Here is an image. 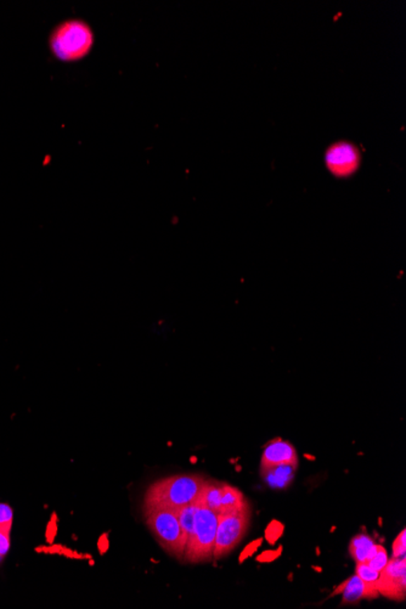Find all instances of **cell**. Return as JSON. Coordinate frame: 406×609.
<instances>
[{
    "instance_id": "1",
    "label": "cell",
    "mask_w": 406,
    "mask_h": 609,
    "mask_svg": "<svg viewBox=\"0 0 406 609\" xmlns=\"http://www.w3.org/2000/svg\"><path fill=\"white\" fill-rule=\"evenodd\" d=\"M204 482L199 474H178L157 480L146 490L144 509L179 510L196 502Z\"/></svg>"
},
{
    "instance_id": "2",
    "label": "cell",
    "mask_w": 406,
    "mask_h": 609,
    "mask_svg": "<svg viewBox=\"0 0 406 609\" xmlns=\"http://www.w3.org/2000/svg\"><path fill=\"white\" fill-rule=\"evenodd\" d=\"M94 46V33L88 23L70 20L55 28L50 37V49L63 63L84 59Z\"/></svg>"
},
{
    "instance_id": "3",
    "label": "cell",
    "mask_w": 406,
    "mask_h": 609,
    "mask_svg": "<svg viewBox=\"0 0 406 609\" xmlns=\"http://www.w3.org/2000/svg\"><path fill=\"white\" fill-rule=\"evenodd\" d=\"M145 522L158 544L176 560H183L186 539L181 530L176 511L166 509H144Z\"/></svg>"
},
{
    "instance_id": "4",
    "label": "cell",
    "mask_w": 406,
    "mask_h": 609,
    "mask_svg": "<svg viewBox=\"0 0 406 609\" xmlns=\"http://www.w3.org/2000/svg\"><path fill=\"white\" fill-rule=\"evenodd\" d=\"M196 505L194 532L186 545L184 554V560L189 563L212 560L217 532L218 513L197 502Z\"/></svg>"
},
{
    "instance_id": "5",
    "label": "cell",
    "mask_w": 406,
    "mask_h": 609,
    "mask_svg": "<svg viewBox=\"0 0 406 609\" xmlns=\"http://www.w3.org/2000/svg\"><path fill=\"white\" fill-rule=\"evenodd\" d=\"M251 507L244 510L218 513L217 532L213 547V558L221 560L236 549L249 528Z\"/></svg>"
},
{
    "instance_id": "6",
    "label": "cell",
    "mask_w": 406,
    "mask_h": 609,
    "mask_svg": "<svg viewBox=\"0 0 406 609\" xmlns=\"http://www.w3.org/2000/svg\"><path fill=\"white\" fill-rule=\"evenodd\" d=\"M379 596L389 600L404 601L406 596V557L388 561L387 565L379 572L376 582Z\"/></svg>"
},
{
    "instance_id": "7",
    "label": "cell",
    "mask_w": 406,
    "mask_h": 609,
    "mask_svg": "<svg viewBox=\"0 0 406 609\" xmlns=\"http://www.w3.org/2000/svg\"><path fill=\"white\" fill-rule=\"evenodd\" d=\"M279 465H298V455L296 447L291 443L276 438L263 449L261 469Z\"/></svg>"
},
{
    "instance_id": "8",
    "label": "cell",
    "mask_w": 406,
    "mask_h": 609,
    "mask_svg": "<svg viewBox=\"0 0 406 609\" xmlns=\"http://www.w3.org/2000/svg\"><path fill=\"white\" fill-rule=\"evenodd\" d=\"M339 594H342V603H341L342 605H355L360 601L374 600L379 596L375 585L364 582L362 579L358 577L357 574L342 582L334 590L332 596Z\"/></svg>"
},
{
    "instance_id": "9",
    "label": "cell",
    "mask_w": 406,
    "mask_h": 609,
    "mask_svg": "<svg viewBox=\"0 0 406 609\" xmlns=\"http://www.w3.org/2000/svg\"><path fill=\"white\" fill-rule=\"evenodd\" d=\"M359 157L357 151L348 145H339L327 154L329 171L339 176L352 174L358 167Z\"/></svg>"
},
{
    "instance_id": "10",
    "label": "cell",
    "mask_w": 406,
    "mask_h": 609,
    "mask_svg": "<svg viewBox=\"0 0 406 609\" xmlns=\"http://www.w3.org/2000/svg\"><path fill=\"white\" fill-rule=\"evenodd\" d=\"M298 465H279L262 469V477L266 483L274 489H284L294 482Z\"/></svg>"
},
{
    "instance_id": "11",
    "label": "cell",
    "mask_w": 406,
    "mask_h": 609,
    "mask_svg": "<svg viewBox=\"0 0 406 609\" xmlns=\"http://www.w3.org/2000/svg\"><path fill=\"white\" fill-rule=\"evenodd\" d=\"M249 507V502L244 499V494L237 487L230 484L223 483L221 492V510L218 513H229L236 511L244 510Z\"/></svg>"
},
{
    "instance_id": "12",
    "label": "cell",
    "mask_w": 406,
    "mask_h": 609,
    "mask_svg": "<svg viewBox=\"0 0 406 609\" xmlns=\"http://www.w3.org/2000/svg\"><path fill=\"white\" fill-rule=\"evenodd\" d=\"M221 492H223V482L206 480L196 502L199 505L206 506L209 510L218 513L221 510Z\"/></svg>"
},
{
    "instance_id": "13",
    "label": "cell",
    "mask_w": 406,
    "mask_h": 609,
    "mask_svg": "<svg viewBox=\"0 0 406 609\" xmlns=\"http://www.w3.org/2000/svg\"><path fill=\"white\" fill-rule=\"evenodd\" d=\"M374 545V539L367 534H358L351 540L349 554L357 563H365Z\"/></svg>"
},
{
    "instance_id": "14",
    "label": "cell",
    "mask_w": 406,
    "mask_h": 609,
    "mask_svg": "<svg viewBox=\"0 0 406 609\" xmlns=\"http://www.w3.org/2000/svg\"><path fill=\"white\" fill-rule=\"evenodd\" d=\"M196 502L189 504V505L181 507L179 510L176 511V517L181 524V530L184 532L186 539V545L189 542L190 539L192 537L195 527V515H196Z\"/></svg>"
},
{
    "instance_id": "15",
    "label": "cell",
    "mask_w": 406,
    "mask_h": 609,
    "mask_svg": "<svg viewBox=\"0 0 406 609\" xmlns=\"http://www.w3.org/2000/svg\"><path fill=\"white\" fill-rule=\"evenodd\" d=\"M388 561L387 550L382 545H376L375 551L372 552L370 558L366 561L365 563L369 564L371 568L375 569L377 572H381L387 565Z\"/></svg>"
},
{
    "instance_id": "16",
    "label": "cell",
    "mask_w": 406,
    "mask_h": 609,
    "mask_svg": "<svg viewBox=\"0 0 406 609\" xmlns=\"http://www.w3.org/2000/svg\"><path fill=\"white\" fill-rule=\"evenodd\" d=\"M14 512L13 509L6 504H0V532L10 534L13 528Z\"/></svg>"
},
{
    "instance_id": "17",
    "label": "cell",
    "mask_w": 406,
    "mask_h": 609,
    "mask_svg": "<svg viewBox=\"0 0 406 609\" xmlns=\"http://www.w3.org/2000/svg\"><path fill=\"white\" fill-rule=\"evenodd\" d=\"M355 574H357L359 578L362 579L364 582L372 584L375 587L376 582H377L379 578V572H377L374 568H371L370 565L366 563H357Z\"/></svg>"
},
{
    "instance_id": "18",
    "label": "cell",
    "mask_w": 406,
    "mask_h": 609,
    "mask_svg": "<svg viewBox=\"0 0 406 609\" xmlns=\"http://www.w3.org/2000/svg\"><path fill=\"white\" fill-rule=\"evenodd\" d=\"M392 552L394 558H402L406 557V532L402 529V532L398 535L397 539L393 542Z\"/></svg>"
},
{
    "instance_id": "19",
    "label": "cell",
    "mask_w": 406,
    "mask_h": 609,
    "mask_svg": "<svg viewBox=\"0 0 406 609\" xmlns=\"http://www.w3.org/2000/svg\"><path fill=\"white\" fill-rule=\"evenodd\" d=\"M10 550V534L0 532V556L5 557Z\"/></svg>"
},
{
    "instance_id": "20",
    "label": "cell",
    "mask_w": 406,
    "mask_h": 609,
    "mask_svg": "<svg viewBox=\"0 0 406 609\" xmlns=\"http://www.w3.org/2000/svg\"><path fill=\"white\" fill-rule=\"evenodd\" d=\"M56 532H58V524H56V519H55L54 516L53 520H50L49 524H48V528H46V540H48V542H53L54 537H56Z\"/></svg>"
},
{
    "instance_id": "21",
    "label": "cell",
    "mask_w": 406,
    "mask_h": 609,
    "mask_svg": "<svg viewBox=\"0 0 406 609\" xmlns=\"http://www.w3.org/2000/svg\"><path fill=\"white\" fill-rule=\"evenodd\" d=\"M98 547H99L101 554H105L106 551L109 550V537H107L106 534L100 537L99 542H98Z\"/></svg>"
},
{
    "instance_id": "22",
    "label": "cell",
    "mask_w": 406,
    "mask_h": 609,
    "mask_svg": "<svg viewBox=\"0 0 406 609\" xmlns=\"http://www.w3.org/2000/svg\"><path fill=\"white\" fill-rule=\"evenodd\" d=\"M1 561H3V556H0V562H1Z\"/></svg>"
}]
</instances>
